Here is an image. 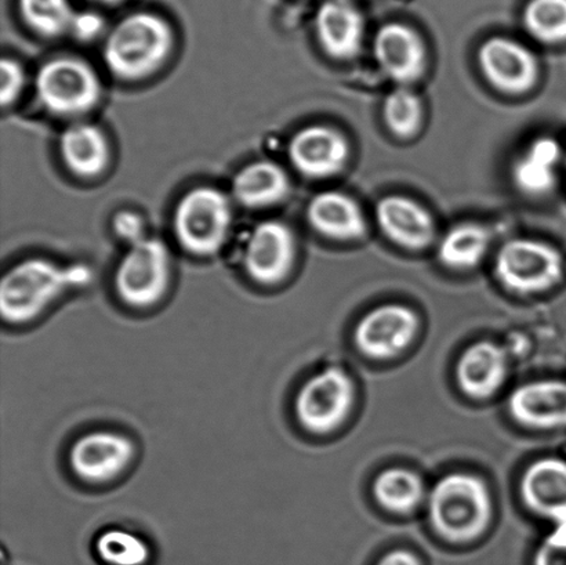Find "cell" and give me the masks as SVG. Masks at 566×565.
<instances>
[{
	"label": "cell",
	"instance_id": "obj_19",
	"mask_svg": "<svg viewBox=\"0 0 566 565\" xmlns=\"http://www.w3.org/2000/svg\"><path fill=\"white\" fill-rule=\"evenodd\" d=\"M457 375L465 395L484 400L495 395L506 379V353L491 342L475 343L460 357Z\"/></svg>",
	"mask_w": 566,
	"mask_h": 565
},
{
	"label": "cell",
	"instance_id": "obj_18",
	"mask_svg": "<svg viewBox=\"0 0 566 565\" xmlns=\"http://www.w3.org/2000/svg\"><path fill=\"white\" fill-rule=\"evenodd\" d=\"M377 221L385 234L408 249H423L434 238V223L424 208L405 197H386L377 203Z\"/></svg>",
	"mask_w": 566,
	"mask_h": 565
},
{
	"label": "cell",
	"instance_id": "obj_16",
	"mask_svg": "<svg viewBox=\"0 0 566 565\" xmlns=\"http://www.w3.org/2000/svg\"><path fill=\"white\" fill-rule=\"evenodd\" d=\"M521 495L532 512L566 522V462L545 458L531 464L521 480Z\"/></svg>",
	"mask_w": 566,
	"mask_h": 565
},
{
	"label": "cell",
	"instance_id": "obj_20",
	"mask_svg": "<svg viewBox=\"0 0 566 565\" xmlns=\"http://www.w3.org/2000/svg\"><path fill=\"white\" fill-rule=\"evenodd\" d=\"M60 155L66 168L80 177L102 175L109 164L111 149L107 136L98 126L76 122L60 136Z\"/></svg>",
	"mask_w": 566,
	"mask_h": 565
},
{
	"label": "cell",
	"instance_id": "obj_35",
	"mask_svg": "<svg viewBox=\"0 0 566 565\" xmlns=\"http://www.w3.org/2000/svg\"><path fill=\"white\" fill-rule=\"evenodd\" d=\"M93 2L104 3V4H116L125 2V0H93Z\"/></svg>",
	"mask_w": 566,
	"mask_h": 565
},
{
	"label": "cell",
	"instance_id": "obj_28",
	"mask_svg": "<svg viewBox=\"0 0 566 565\" xmlns=\"http://www.w3.org/2000/svg\"><path fill=\"white\" fill-rule=\"evenodd\" d=\"M558 148L552 140H543L530 149L515 170L518 185L528 191H542L552 186Z\"/></svg>",
	"mask_w": 566,
	"mask_h": 565
},
{
	"label": "cell",
	"instance_id": "obj_30",
	"mask_svg": "<svg viewBox=\"0 0 566 565\" xmlns=\"http://www.w3.org/2000/svg\"><path fill=\"white\" fill-rule=\"evenodd\" d=\"M0 103L3 107L14 104L25 87V71L19 61L4 57L0 63Z\"/></svg>",
	"mask_w": 566,
	"mask_h": 565
},
{
	"label": "cell",
	"instance_id": "obj_23",
	"mask_svg": "<svg viewBox=\"0 0 566 565\" xmlns=\"http://www.w3.org/2000/svg\"><path fill=\"white\" fill-rule=\"evenodd\" d=\"M374 492L376 501L386 511L407 514L413 512L423 501L424 484L419 475L410 470L391 468L376 479Z\"/></svg>",
	"mask_w": 566,
	"mask_h": 565
},
{
	"label": "cell",
	"instance_id": "obj_31",
	"mask_svg": "<svg viewBox=\"0 0 566 565\" xmlns=\"http://www.w3.org/2000/svg\"><path fill=\"white\" fill-rule=\"evenodd\" d=\"M534 565H566V522L558 523L556 530L542 542Z\"/></svg>",
	"mask_w": 566,
	"mask_h": 565
},
{
	"label": "cell",
	"instance_id": "obj_12",
	"mask_svg": "<svg viewBox=\"0 0 566 565\" xmlns=\"http://www.w3.org/2000/svg\"><path fill=\"white\" fill-rule=\"evenodd\" d=\"M482 71L493 86L507 93L530 91L537 80L534 54L523 44L506 38H492L479 53Z\"/></svg>",
	"mask_w": 566,
	"mask_h": 565
},
{
	"label": "cell",
	"instance_id": "obj_6",
	"mask_svg": "<svg viewBox=\"0 0 566 565\" xmlns=\"http://www.w3.org/2000/svg\"><path fill=\"white\" fill-rule=\"evenodd\" d=\"M39 103L50 114L81 116L102 98V81L91 64L75 57H57L39 69L35 80Z\"/></svg>",
	"mask_w": 566,
	"mask_h": 565
},
{
	"label": "cell",
	"instance_id": "obj_29",
	"mask_svg": "<svg viewBox=\"0 0 566 565\" xmlns=\"http://www.w3.org/2000/svg\"><path fill=\"white\" fill-rule=\"evenodd\" d=\"M382 114L392 133L399 137H409L419 130L423 109L413 92L399 87L388 94Z\"/></svg>",
	"mask_w": 566,
	"mask_h": 565
},
{
	"label": "cell",
	"instance_id": "obj_24",
	"mask_svg": "<svg viewBox=\"0 0 566 565\" xmlns=\"http://www.w3.org/2000/svg\"><path fill=\"white\" fill-rule=\"evenodd\" d=\"M94 552L105 565H147L153 557L147 540L122 527L103 530L94 540Z\"/></svg>",
	"mask_w": 566,
	"mask_h": 565
},
{
	"label": "cell",
	"instance_id": "obj_11",
	"mask_svg": "<svg viewBox=\"0 0 566 565\" xmlns=\"http://www.w3.org/2000/svg\"><path fill=\"white\" fill-rule=\"evenodd\" d=\"M419 318L412 310L386 304L371 310L355 328V345L370 358L386 359L407 350L418 335Z\"/></svg>",
	"mask_w": 566,
	"mask_h": 565
},
{
	"label": "cell",
	"instance_id": "obj_3",
	"mask_svg": "<svg viewBox=\"0 0 566 565\" xmlns=\"http://www.w3.org/2000/svg\"><path fill=\"white\" fill-rule=\"evenodd\" d=\"M432 527L453 544H468L485 533L492 517V500L484 481L473 474L454 473L431 491Z\"/></svg>",
	"mask_w": 566,
	"mask_h": 565
},
{
	"label": "cell",
	"instance_id": "obj_17",
	"mask_svg": "<svg viewBox=\"0 0 566 565\" xmlns=\"http://www.w3.org/2000/svg\"><path fill=\"white\" fill-rule=\"evenodd\" d=\"M316 35L332 57L352 59L364 39V19L348 0H327L315 20Z\"/></svg>",
	"mask_w": 566,
	"mask_h": 565
},
{
	"label": "cell",
	"instance_id": "obj_9",
	"mask_svg": "<svg viewBox=\"0 0 566 565\" xmlns=\"http://www.w3.org/2000/svg\"><path fill=\"white\" fill-rule=\"evenodd\" d=\"M499 280L521 293L546 291L563 275V259L556 249L531 240H514L501 249L496 259Z\"/></svg>",
	"mask_w": 566,
	"mask_h": 565
},
{
	"label": "cell",
	"instance_id": "obj_15",
	"mask_svg": "<svg viewBox=\"0 0 566 565\" xmlns=\"http://www.w3.org/2000/svg\"><path fill=\"white\" fill-rule=\"evenodd\" d=\"M375 57L391 80L408 83L423 74L424 44L418 33L403 24H387L375 39Z\"/></svg>",
	"mask_w": 566,
	"mask_h": 565
},
{
	"label": "cell",
	"instance_id": "obj_4",
	"mask_svg": "<svg viewBox=\"0 0 566 565\" xmlns=\"http://www.w3.org/2000/svg\"><path fill=\"white\" fill-rule=\"evenodd\" d=\"M234 223L230 198L219 188H192L176 205L174 230L185 251L196 257H213L224 247Z\"/></svg>",
	"mask_w": 566,
	"mask_h": 565
},
{
	"label": "cell",
	"instance_id": "obj_8",
	"mask_svg": "<svg viewBox=\"0 0 566 565\" xmlns=\"http://www.w3.org/2000/svg\"><path fill=\"white\" fill-rule=\"evenodd\" d=\"M137 457L130 436L119 430L97 429L77 437L69 451L71 472L83 483L105 485L124 475Z\"/></svg>",
	"mask_w": 566,
	"mask_h": 565
},
{
	"label": "cell",
	"instance_id": "obj_10",
	"mask_svg": "<svg viewBox=\"0 0 566 565\" xmlns=\"http://www.w3.org/2000/svg\"><path fill=\"white\" fill-rule=\"evenodd\" d=\"M296 258L293 232L279 220H265L249 234L242 262L249 279L263 286L279 285L286 279Z\"/></svg>",
	"mask_w": 566,
	"mask_h": 565
},
{
	"label": "cell",
	"instance_id": "obj_21",
	"mask_svg": "<svg viewBox=\"0 0 566 565\" xmlns=\"http://www.w3.org/2000/svg\"><path fill=\"white\" fill-rule=\"evenodd\" d=\"M289 190L286 171L273 160H254L243 166L232 180V197L248 209L274 207L287 197Z\"/></svg>",
	"mask_w": 566,
	"mask_h": 565
},
{
	"label": "cell",
	"instance_id": "obj_1",
	"mask_svg": "<svg viewBox=\"0 0 566 565\" xmlns=\"http://www.w3.org/2000/svg\"><path fill=\"white\" fill-rule=\"evenodd\" d=\"M87 265L63 264L44 258L22 260L0 282V314L6 324L33 323L60 297L91 284Z\"/></svg>",
	"mask_w": 566,
	"mask_h": 565
},
{
	"label": "cell",
	"instance_id": "obj_14",
	"mask_svg": "<svg viewBox=\"0 0 566 565\" xmlns=\"http://www.w3.org/2000/svg\"><path fill=\"white\" fill-rule=\"evenodd\" d=\"M510 414L535 429L566 426V381L539 380L518 387L510 396Z\"/></svg>",
	"mask_w": 566,
	"mask_h": 565
},
{
	"label": "cell",
	"instance_id": "obj_2",
	"mask_svg": "<svg viewBox=\"0 0 566 565\" xmlns=\"http://www.w3.org/2000/svg\"><path fill=\"white\" fill-rule=\"evenodd\" d=\"M174 30L153 13L127 15L105 39L103 59L119 80L140 81L155 74L174 49Z\"/></svg>",
	"mask_w": 566,
	"mask_h": 565
},
{
	"label": "cell",
	"instance_id": "obj_25",
	"mask_svg": "<svg viewBox=\"0 0 566 565\" xmlns=\"http://www.w3.org/2000/svg\"><path fill=\"white\" fill-rule=\"evenodd\" d=\"M488 247H490V234L484 227L460 224L453 227L443 237L438 257L448 268L471 269L481 262Z\"/></svg>",
	"mask_w": 566,
	"mask_h": 565
},
{
	"label": "cell",
	"instance_id": "obj_22",
	"mask_svg": "<svg viewBox=\"0 0 566 565\" xmlns=\"http://www.w3.org/2000/svg\"><path fill=\"white\" fill-rule=\"evenodd\" d=\"M311 226L335 240L352 241L365 234L363 213L352 198L336 191L321 192L307 208Z\"/></svg>",
	"mask_w": 566,
	"mask_h": 565
},
{
	"label": "cell",
	"instance_id": "obj_34",
	"mask_svg": "<svg viewBox=\"0 0 566 565\" xmlns=\"http://www.w3.org/2000/svg\"><path fill=\"white\" fill-rule=\"evenodd\" d=\"M377 565H421L419 558L408 551H394L381 558Z\"/></svg>",
	"mask_w": 566,
	"mask_h": 565
},
{
	"label": "cell",
	"instance_id": "obj_13",
	"mask_svg": "<svg viewBox=\"0 0 566 565\" xmlns=\"http://www.w3.org/2000/svg\"><path fill=\"white\" fill-rule=\"evenodd\" d=\"M347 158L346 138L329 127H305L289 143V159L294 168L313 179L336 175L343 169Z\"/></svg>",
	"mask_w": 566,
	"mask_h": 565
},
{
	"label": "cell",
	"instance_id": "obj_5",
	"mask_svg": "<svg viewBox=\"0 0 566 565\" xmlns=\"http://www.w3.org/2000/svg\"><path fill=\"white\" fill-rule=\"evenodd\" d=\"M171 262L168 247L158 238L127 248L114 276L116 295L127 307L147 310L163 301L168 293Z\"/></svg>",
	"mask_w": 566,
	"mask_h": 565
},
{
	"label": "cell",
	"instance_id": "obj_33",
	"mask_svg": "<svg viewBox=\"0 0 566 565\" xmlns=\"http://www.w3.org/2000/svg\"><path fill=\"white\" fill-rule=\"evenodd\" d=\"M104 20L96 13H80L75 15L71 35L81 42H91L104 31Z\"/></svg>",
	"mask_w": 566,
	"mask_h": 565
},
{
	"label": "cell",
	"instance_id": "obj_7",
	"mask_svg": "<svg viewBox=\"0 0 566 565\" xmlns=\"http://www.w3.org/2000/svg\"><path fill=\"white\" fill-rule=\"evenodd\" d=\"M354 398L355 387L346 370L329 367L300 387L294 414L310 433L327 435L346 420Z\"/></svg>",
	"mask_w": 566,
	"mask_h": 565
},
{
	"label": "cell",
	"instance_id": "obj_26",
	"mask_svg": "<svg viewBox=\"0 0 566 565\" xmlns=\"http://www.w3.org/2000/svg\"><path fill=\"white\" fill-rule=\"evenodd\" d=\"M20 11L25 24L46 38L71 33L76 15L70 0H20Z\"/></svg>",
	"mask_w": 566,
	"mask_h": 565
},
{
	"label": "cell",
	"instance_id": "obj_27",
	"mask_svg": "<svg viewBox=\"0 0 566 565\" xmlns=\"http://www.w3.org/2000/svg\"><path fill=\"white\" fill-rule=\"evenodd\" d=\"M526 30L545 43L566 41V0H531L524 13Z\"/></svg>",
	"mask_w": 566,
	"mask_h": 565
},
{
	"label": "cell",
	"instance_id": "obj_32",
	"mask_svg": "<svg viewBox=\"0 0 566 565\" xmlns=\"http://www.w3.org/2000/svg\"><path fill=\"white\" fill-rule=\"evenodd\" d=\"M113 229L119 240L127 243V247L135 245V243L146 240V226L142 216H138L132 210H120L115 215L113 220Z\"/></svg>",
	"mask_w": 566,
	"mask_h": 565
}]
</instances>
